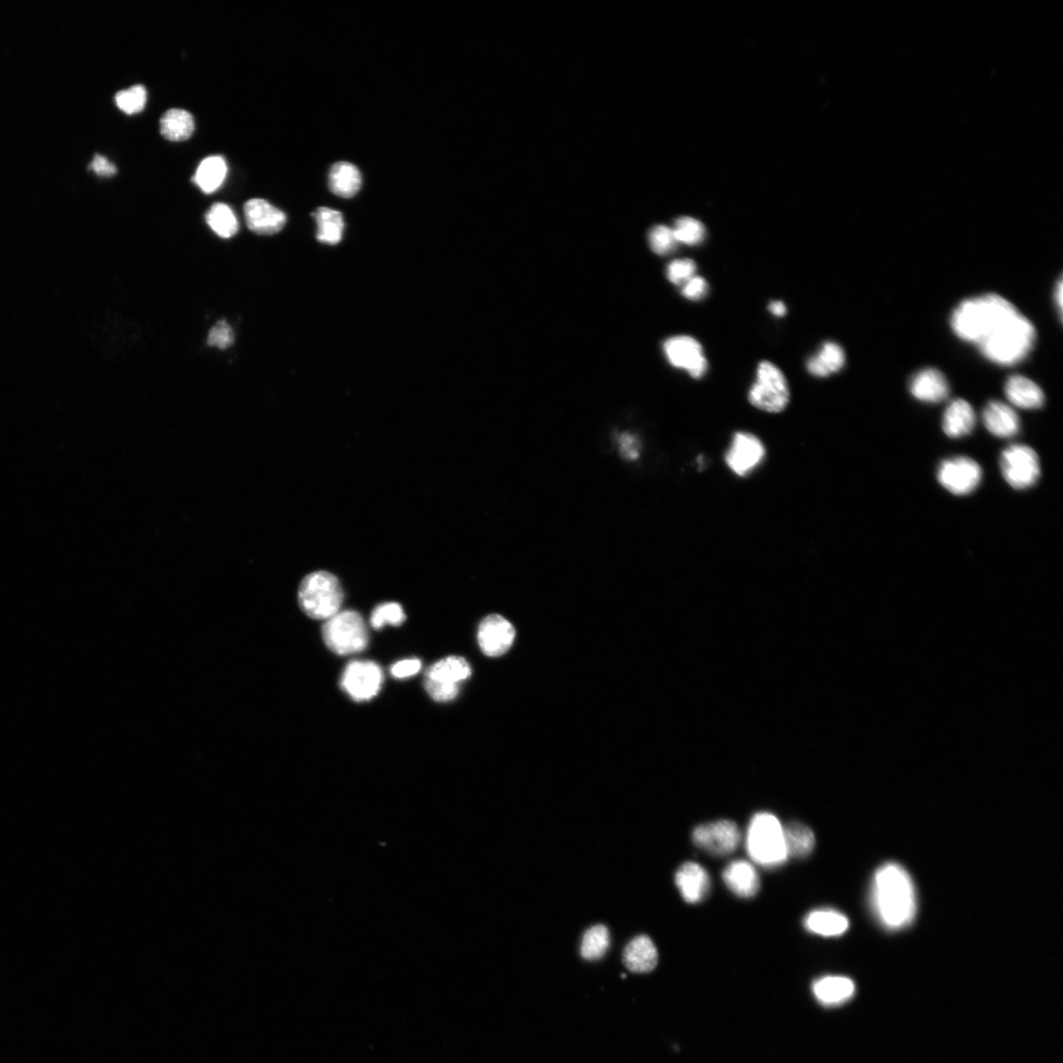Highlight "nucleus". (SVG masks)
Instances as JSON below:
<instances>
[{
    "label": "nucleus",
    "instance_id": "nucleus-35",
    "mask_svg": "<svg viewBox=\"0 0 1063 1063\" xmlns=\"http://www.w3.org/2000/svg\"><path fill=\"white\" fill-rule=\"evenodd\" d=\"M673 232L677 244L687 246H697L706 237V228L702 223L690 217L677 220Z\"/></svg>",
    "mask_w": 1063,
    "mask_h": 1063
},
{
    "label": "nucleus",
    "instance_id": "nucleus-29",
    "mask_svg": "<svg viewBox=\"0 0 1063 1063\" xmlns=\"http://www.w3.org/2000/svg\"><path fill=\"white\" fill-rule=\"evenodd\" d=\"M160 128L162 135L173 142L187 140L194 135L196 123L193 115L186 110L172 109L165 112L161 118Z\"/></svg>",
    "mask_w": 1063,
    "mask_h": 1063
},
{
    "label": "nucleus",
    "instance_id": "nucleus-3",
    "mask_svg": "<svg viewBox=\"0 0 1063 1063\" xmlns=\"http://www.w3.org/2000/svg\"><path fill=\"white\" fill-rule=\"evenodd\" d=\"M1036 342V329L1020 313L1003 322L981 343L978 349L988 361L1012 366L1030 354Z\"/></svg>",
    "mask_w": 1063,
    "mask_h": 1063
},
{
    "label": "nucleus",
    "instance_id": "nucleus-4",
    "mask_svg": "<svg viewBox=\"0 0 1063 1063\" xmlns=\"http://www.w3.org/2000/svg\"><path fill=\"white\" fill-rule=\"evenodd\" d=\"M747 850L752 861L761 867L785 864L787 853L779 819L769 812H760L752 817L747 834Z\"/></svg>",
    "mask_w": 1063,
    "mask_h": 1063
},
{
    "label": "nucleus",
    "instance_id": "nucleus-44",
    "mask_svg": "<svg viewBox=\"0 0 1063 1063\" xmlns=\"http://www.w3.org/2000/svg\"><path fill=\"white\" fill-rule=\"evenodd\" d=\"M89 169L95 175L103 177H110L117 173L116 166L99 154L95 155L93 161L89 165Z\"/></svg>",
    "mask_w": 1063,
    "mask_h": 1063
},
{
    "label": "nucleus",
    "instance_id": "nucleus-40",
    "mask_svg": "<svg viewBox=\"0 0 1063 1063\" xmlns=\"http://www.w3.org/2000/svg\"><path fill=\"white\" fill-rule=\"evenodd\" d=\"M425 688L435 701L448 702L457 697L460 686H446L425 679Z\"/></svg>",
    "mask_w": 1063,
    "mask_h": 1063
},
{
    "label": "nucleus",
    "instance_id": "nucleus-39",
    "mask_svg": "<svg viewBox=\"0 0 1063 1063\" xmlns=\"http://www.w3.org/2000/svg\"><path fill=\"white\" fill-rule=\"evenodd\" d=\"M235 341V334L229 324L225 320L218 322L209 332L208 345L221 350L231 347Z\"/></svg>",
    "mask_w": 1063,
    "mask_h": 1063
},
{
    "label": "nucleus",
    "instance_id": "nucleus-16",
    "mask_svg": "<svg viewBox=\"0 0 1063 1063\" xmlns=\"http://www.w3.org/2000/svg\"><path fill=\"white\" fill-rule=\"evenodd\" d=\"M676 885L686 902L697 904L707 898L711 881L706 868L688 862L677 871Z\"/></svg>",
    "mask_w": 1063,
    "mask_h": 1063
},
{
    "label": "nucleus",
    "instance_id": "nucleus-27",
    "mask_svg": "<svg viewBox=\"0 0 1063 1063\" xmlns=\"http://www.w3.org/2000/svg\"><path fill=\"white\" fill-rule=\"evenodd\" d=\"M805 926L811 933L822 937H838L849 928V919L837 911L817 910L807 915Z\"/></svg>",
    "mask_w": 1063,
    "mask_h": 1063
},
{
    "label": "nucleus",
    "instance_id": "nucleus-37",
    "mask_svg": "<svg viewBox=\"0 0 1063 1063\" xmlns=\"http://www.w3.org/2000/svg\"><path fill=\"white\" fill-rule=\"evenodd\" d=\"M649 244L657 255L666 256L674 252L677 242L673 229L666 226H656L649 234Z\"/></svg>",
    "mask_w": 1063,
    "mask_h": 1063
},
{
    "label": "nucleus",
    "instance_id": "nucleus-34",
    "mask_svg": "<svg viewBox=\"0 0 1063 1063\" xmlns=\"http://www.w3.org/2000/svg\"><path fill=\"white\" fill-rule=\"evenodd\" d=\"M146 103L147 90L142 85L119 91L115 95V104L118 109L129 115L141 113L145 110Z\"/></svg>",
    "mask_w": 1063,
    "mask_h": 1063
},
{
    "label": "nucleus",
    "instance_id": "nucleus-45",
    "mask_svg": "<svg viewBox=\"0 0 1063 1063\" xmlns=\"http://www.w3.org/2000/svg\"><path fill=\"white\" fill-rule=\"evenodd\" d=\"M769 310L776 316H783L787 313L786 306L780 301L772 302L769 305Z\"/></svg>",
    "mask_w": 1063,
    "mask_h": 1063
},
{
    "label": "nucleus",
    "instance_id": "nucleus-5",
    "mask_svg": "<svg viewBox=\"0 0 1063 1063\" xmlns=\"http://www.w3.org/2000/svg\"><path fill=\"white\" fill-rule=\"evenodd\" d=\"M344 601L338 578L326 571L310 573L298 589L302 611L314 619H329L337 615Z\"/></svg>",
    "mask_w": 1063,
    "mask_h": 1063
},
{
    "label": "nucleus",
    "instance_id": "nucleus-1",
    "mask_svg": "<svg viewBox=\"0 0 1063 1063\" xmlns=\"http://www.w3.org/2000/svg\"><path fill=\"white\" fill-rule=\"evenodd\" d=\"M875 911L883 926L900 929L909 925L916 914L913 881L898 864L882 866L876 874L873 887Z\"/></svg>",
    "mask_w": 1063,
    "mask_h": 1063
},
{
    "label": "nucleus",
    "instance_id": "nucleus-12",
    "mask_svg": "<svg viewBox=\"0 0 1063 1063\" xmlns=\"http://www.w3.org/2000/svg\"><path fill=\"white\" fill-rule=\"evenodd\" d=\"M664 351L671 365L687 370L690 376L700 378L707 374L708 362L697 339L689 336L670 338L664 344Z\"/></svg>",
    "mask_w": 1063,
    "mask_h": 1063
},
{
    "label": "nucleus",
    "instance_id": "nucleus-31",
    "mask_svg": "<svg viewBox=\"0 0 1063 1063\" xmlns=\"http://www.w3.org/2000/svg\"><path fill=\"white\" fill-rule=\"evenodd\" d=\"M315 218L317 224L316 237L318 242L338 245L342 241L345 224L341 212L321 207L315 213Z\"/></svg>",
    "mask_w": 1063,
    "mask_h": 1063
},
{
    "label": "nucleus",
    "instance_id": "nucleus-20",
    "mask_svg": "<svg viewBox=\"0 0 1063 1063\" xmlns=\"http://www.w3.org/2000/svg\"><path fill=\"white\" fill-rule=\"evenodd\" d=\"M1005 391L1007 398L1015 407L1034 410L1041 408L1045 403V394L1041 387L1023 376H1010Z\"/></svg>",
    "mask_w": 1063,
    "mask_h": 1063
},
{
    "label": "nucleus",
    "instance_id": "nucleus-32",
    "mask_svg": "<svg viewBox=\"0 0 1063 1063\" xmlns=\"http://www.w3.org/2000/svg\"><path fill=\"white\" fill-rule=\"evenodd\" d=\"M206 219L211 230L223 238L236 236L240 229L235 212L224 203H215L207 211Z\"/></svg>",
    "mask_w": 1063,
    "mask_h": 1063
},
{
    "label": "nucleus",
    "instance_id": "nucleus-26",
    "mask_svg": "<svg viewBox=\"0 0 1063 1063\" xmlns=\"http://www.w3.org/2000/svg\"><path fill=\"white\" fill-rule=\"evenodd\" d=\"M846 356L840 345L827 342L821 350L807 362V370L816 377H827L838 373L845 365Z\"/></svg>",
    "mask_w": 1063,
    "mask_h": 1063
},
{
    "label": "nucleus",
    "instance_id": "nucleus-9",
    "mask_svg": "<svg viewBox=\"0 0 1063 1063\" xmlns=\"http://www.w3.org/2000/svg\"><path fill=\"white\" fill-rule=\"evenodd\" d=\"M384 684L381 667L372 661H354L346 667L341 687L353 700L364 702L378 695Z\"/></svg>",
    "mask_w": 1063,
    "mask_h": 1063
},
{
    "label": "nucleus",
    "instance_id": "nucleus-23",
    "mask_svg": "<svg viewBox=\"0 0 1063 1063\" xmlns=\"http://www.w3.org/2000/svg\"><path fill=\"white\" fill-rule=\"evenodd\" d=\"M472 675V668L462 657L450 656L427 668L426 679L446 686H460Z\"/></svg>",
    "mask_w": 1063,
    "mask_h": 1063
},
{
    "label": "nucleus",
    "instance_id": "nucleus-33",
    "mask_svg": "<svg viewBox=\"0 0 1063 1063\" xmlns=\"http://www.w3.org/2000/svg\"><path fill=\"white\" fill-rule=\"evenodd\" d=\"M610 947V934L603 925L590 928L584 934L580 953L585 960L595 961L601 959Z\"/></svg>",
    "mask_w": 1063,
    "mask_h": 1063
},
{
    "label": "nucleus",
    "instance_id": "nucleus-13",
    "mask_svg": "<svg viewBox=\"0 0 1063 1063\" xmlns=\"http://www.w3.org/2000/svg\"><path fill=\"white\" fill-rule=\"evenodd\" d=\"M766 457V447L756 436L747 433L735 435L726 463L736 475L746 476L754 472Z\"/></svg>",
    "mask_w": 1063,
    "mask_h": 1063
},
{
    "label": "nucleus",
    "instance_id": "nucleus-30",
    "mask_svg": "<svg viewBox=\"0 0 1063 1063\" xmlns=\"http://www.w3.org/2000/svg\"><path fill=\"white\" fill-rule=\"evenodd\" d=\"M783 829L787 857L804 858L814 851L815 834L805 824L791 822Z\"/></svg>",
    "mask_w": 1063,
    "mask_h": 1063
},
{
    "label": "nucleus",
    "instance_id": "nucleus-18",
    "mask_svg": "<svg viewBox=\"0 0 1063 1063\" xmlns=\"http://www.w3.org/2000/svg\"><path fill=\"white\" fill-rule=\"evenodd\" d=\"M726 886L740 898H752L760 888V879L754 866L747 861L732 862L723 873Z\"/></svg>",
    "mask_w": 1063,
    "mask_h": 1063
},
{
    "label": "nucleus",
    "instance_id": "nucleus-22",
    "mask_svg": "<svg viewBox=\"0 0 1063 1063\" xmlns=\"http://www.w3.org/2000/svg\"><path fill=\"white\" fill-rule=\"evenodd\" d=\"M624 963L633 973H648L658 964V951L647 936L633 938L624 951Z\"/></svg>",
    "mask_w": 1063,
    "mask_h": 1063
},
{
    "label": "nucleus",
    "instance_id": "nucleus-19",
    "mask_svg": "<svg viewBox=\"0 0 1063 1063\" xmlns=\"http://www.w3.org/2000/svg\"><path fill=\"white\" fill-rule=\"evenodd\" d=\"M983 421L991 435L1001 438L1017 436L1020 429L1017 412L1008 404L999 401H991L986 406Z\"/></svg>",
    "mask_w": 1063,
    "mask_h": 1063
},
{
    "label": "nucleus",
    "instance_id": "nucleus-21",
    "mask_svg": "<svg viewBox=\"0 0 1063 1063\" xmlns=\"http://www.w3.org/2000/svg\"><path fill=\"white\" fill-rule=\"evenodd\" d=\"M976 425V414L969 402L963 399L952 401L942 419V428L951 438L968 436Z\"/></svg>",
    "mask_w": 1063,
    "mask_h": 1063
},
{
    "label": "nucleus",
    "instance_id": "nucleus-25",
    "mask_svg": "<svg viewBox=\"0 0 1063 1063\" xmlns=\"http://www.w3.org/2000/svg\"><path fill=\"white\" fill-rule=\"evenodd\" d=\"M362 187V175L356 165L347 162L334 164L329 173V188L339 197H354Z\"/></svg>",
    "mask_w": 1063,
    "mask_h": 1063
},
{
    "label": "nucleus",
    "instance_id": "nucleus-38",
    "mask_svg": "<svg viewBox=\"0 0 1063 1063\" xmlns=\"http://www.w3.org/2000/svg\"><path fill=\"white\" fill-rule=\"evenodd\" d=\"M697 265L691 259H678L672 262L667 270V276L673 284L685 285L697 276Z\"/></svg>",
    "mask_w": 1063,
    "mask_h": 1063
},
{
    "label": "nucleus",
    "instance_id": "nucleus-28",
    "mask_svg": "<svg viewBox=\"0 0 1063 1063\" xmlns=\"http://www.w3.org/2000/svg\"><path fill=\"white\" fill-rule=\"evenodd\" d=\"M228 174V165L221 156H210L203 160L193 178L202 193L211 195L218 190Z\"/></svg>",
    "mask_w": 1063,
    "mask_h": 1063
},
{
    "label": "nucleus",
    "instance_id": "nucleus-46",
    "mask_svg": "<svg viewBox=\"0 0 1063 1063\" xmlns=\"http://www.w3.org/2000/svg\"><path fill=\"white\" fill-rule=\"evenodd\" d=\"M1062 293H1063V290H1062V281H1059V282H1058V285L1057 293H1056V300L1058 301V308H1059L1060 310H1061V308H1062Z\"/></svg>",
    "mask_w": 1063,
    "mask_h": 1063
},
{
    "label": "nucleus",
    "instance_id": "nucleus-42",
    "mask_svg": "<svg viewBox=\"0 0 1063 1063\" xmlns=\"http://www.w3.org/2000/svg\"><path fill=\"white\" fill-rule=\"evenodd\" d=\"M617 443L621 456L625 459L633 461L639 456V443L635 436L629 434H621L617 437Z\"/></svg>",
    "mask_w": 1063,
    "mask_h": 1063
},
{
    "label": "nucleus",
    "instance_id": "nucleus-8",
    "mask_svg": "<svg viewBox=\"0 0 1063 1063\" xmlns=\"http://www.w3.org/2000/svg\"><path fill=\"white\" fill-rule=\"evenodd\" d=\"M1000 468L1003 477L1015 489L1033 486L1041 475L1038 454L1023 445L1011 446L1002 452Z\"/></svg>",
    "mask_w": 1063,
    "mask_h": 1063
},
{
    "label": "nucleus",
    "instance_id": "nucleus-41",
    "mask_svg": "<svg viewBox=\"0 0 1063 1063\" xmlns=\"http://www.w3.org/2000/svg\"><path fill=\"white\" fill-rule=\"evenodd\" d=\"M682 292L688 300H702L708 293V283L702 277L695 276L683 285Z\"/></svg>",
    "mask_w": 1063,
    "mask_h": 1063
},
{
    "label": "nucleus",
    "instance_id": "nucleus-10",
    "mask_svg": "<svg viewBox=\"0 0 1063 1063\" xmlns=\"http://www.w3.org/2000/svg\"><path fill=\"white\" fill-rule=\"evenodd\" d=\"M982 469L968 457H955L943 461L938 471L941 486L955 496L970 495L982 481Z\"/></svg>",
    "mask_w": 1063,
    "mask_h": 1063
},
{
    "label": "nucleus",
    "instance_id": "nucleus-36",
    "mask_svg": "<svg viewBox=\"0 0 1063 1063\" xmlns=\"http://www.w3.org/2000/svg\"><path fill=\"white\" fill-rule=\"evenodd\" d=\"M406 620V614L398 603H385L378 605L370 618V625L375 629H381L385 626L400 627Z\"/></svg>",
    "mask_w": 1063,
    "mask_h": 1063
},
{
    "label": "nucleus",
    "instance_id": "nucleus-6",
    "mask_svg": "<svg viewBox=\"0 0 1063 1063\" xmlns=\"http://www.w3.org/2000/svg\"><path fill=\"white\" fill-rule=\"evenodd\" d=\"M326 647L337 655L360 653L367 647L368 632L362 616L345 611L327 619L322 627Z\"/></svg>",
    "mask_w": 1063,
    "mask_h": 1063
},
{
    "label": "nucleus",
    "instance_id": "nucleus-11",
    "mask_svg": "<svg viewBox=\"0 0 1063 1063\" xmlns=\"http://www.w3.org/2000/svg\"><path fill=\"white\" fill-rule=\"evenodd\" d=\"M740 838L737 824L730 820L702 824L692 833V840L699 849L718 857L734 853Z\"/></svg>",
    "mask_w": 1063,
    "mask_h": 1063
},
{
    "label": "nucleus",
    "instance_id": "nucleus-7",
    "mask_svg": "<svg viewBox=\"0 0 1063 1063\" xmlns=\"http://www.w3.org/2000/svg\"><path fill=\"white\" fill-rule=\"evenodd\" d=\"M748 399L761 411L773 414L784 411L790 401V390L782 370L772 363L762 362Z\"/></svg>",
    "mask_w": 1063,
    "mask_h": 1063
},
{
    "label": "nucleus",
    "instance_id": "nucleus-24",
    "mask_svg": "<svg viewBox=\"0 0 1063 1063\" xmlns=\"http://www.w3.org/2000/svg\"><path fill=\"white\" fill-rule=\"evenodd\" d=\"M812 990L822 1005L839 1006L853 997L855 984L852 979L845 977L829 976L817 979Z\"/></svg>",
    "mask_w": 1063,
    "mask_h": 1063
},
{
    "label": "nucleus",
    "instance_id": "nucleus-2",
    "mask_svg": "<svg viewBox=\"0 0 1063 1063\" xmlns=\"http://www.w3.org/2000/svg\"><path fill=\"white\" fill-rule=\"evenodd\" d=\"M1018 313L1007 298L988 294L960 303L951 316V326L960 339L978 345L1003 322Z\"/></svg>",
    "mask_w": 1063,
    "mask_h": 1063
},
{
    "label": "nucleus",
    "instance_id": "nucleus-14",
    "mask_svg": "<svg viewBox=\"0 0 1063 1063\" xmlns=\"http://www.w3.org/2000/svg\"><path fill=\"white\" fill-rule=\"evenodd\" d=\"M516 629L499 615L486 617L477 630V641L483 653L488 657L506 654L516 639Z\"/></svg>",
    "mask_w": 1063,
    "mask_h": 1063
},
{
    "label": "nucleus",
    "instance_id": "nucleus-43",
    "mask_svg": "<svg viewBox=\"0 0 1063 1063\" xmlns=\"http://www.w3.org/2000/svg\"><path fill=\"white\" fill-rule=\"evenodd\" d=\"M422 668V662L419 659H407L394 664L390 668V673L396 678H407L419 673Z\"/></svg>",
    "mask_w": 1063,
    "mask_h": 1063
},
{
    "label": "nucleus",
    "instance_id": "nucleus-15",
    "mask_svg": "<svg viewBox=\"0 0 1063 1063\" xmlns=\"http://www.w3.org/2000/svg\"><path fill=\"white\" fill-rule=\"evenodd\" d=\"M245 216L248 229L261 236L279 233L286 222L283 211L260 198L250 199L246 203Z\"/></svg>",
    "mask_w": 1063,
    "mask_h": 1063
},
{
    "label": "nucleus",
    "instance_id": "nucleus-17",
    "mask_svg": "<svg viewBox=\"0 0 1063 1063\" xmlns=\"http://www.w3.org/2000/svg\"><path fill=\"white\" fill-rule=\"evenodd\" d=\"M910 391L919 401L939 403L948 397L949 385L947 377L938 369L925 368L911 379Z\"/></svg>",
    "mask_w": 1063,
    "mask_h": 1063
}]
</instances>
